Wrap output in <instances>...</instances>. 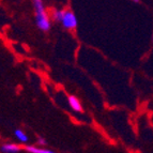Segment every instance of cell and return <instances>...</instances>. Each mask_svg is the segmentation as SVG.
Returning <instances> with one entry per match:
<instances>
[{
  "label": "cell",
  "instance_id": "1",
  "mask_svg": "<svg viewBox=\"0 0 153 153\" xmlns=\"http://www.w3.org/2000/svg\"><path fill=\"white\" fill-rule=\"evenodd\" d=\"M32 5L36 10V27L43 32L51 30V18L45 7L43 0H31Z\"/></svg>",
  "mask_w": 153,
  "mask_h": 153
},
{
  "label": "cell",
  "instance_id": "2",
  "mask_svg": "<svg viewBox=\"0 0 153 153\" xmlns=\"http://www.w3.org/2000/svg\"><path fill=\"white\" fill-rule=\"evenodd\" d=\"M60 23L62 24L63 28L68 29V30H75L77 28V25H78L77 17L70 9L63 10V16H62V19Z\"/></svg>",
  "mask_w": 153,
  "mask_h": 153
},
{
  "label": "cell",
  "instance_id": "3",
  "mask_svg": "<svg viewBox=\"0 0 153 153\" xmlns=\"http://www.w3.org/2000/svg\"><path fill=\"white\" fill-rule=\"evenodd\" d=\"M23 150V147L16 143H8L0 146V151L2 153H18Z\"/></svg>",
  "mask_w": 153,
  "mask_h": 153
},
{
  "label": "cell",
  "instance_id": "4",
  "mask_svg": "<svg viewBox=\"0 0 153 153\" xmlns=\"http://www.w3.org/2000/svg\"><path fill=\"white\" fill-rule=\"evenodd\" d=\"M68 101H69V105L72 109L75 112H82V106L80 104V101L77 99L75 95H69L68 97Z\"/></svg>",
  "mask_w": 153,
  "mask_h": 153
},
{
  "label": "cell",
  "instance_id": "5",
  "mask_svg": "<svg viewBox=\"0 0 153 153\" xmlns=\"http://www.w3.org/2000/svg\"><path fill=\"white\" fill-rule=\"evenodd\" d=\"M23 149L28 153H56L55 151L51 150V149H45V148H40V147H36V146H24Z\"/></svg>",
  "mask_w": 153,
  "mask_h": 153
},
{
  "label": "cell",
  "instance_id": "6",
  "mask_svg": "<svg viewBox=\"0 0 153 153\" xmlns=\"http://www.w3.org/2000/svg\"><path fill=\"white\" fill-rule=\"evenodd\" d=\"M62 16H63V10H59V9H53L51 12V17L53 21L57 22H61Z\"/></svg>",
  "mask_w": 153,
  "mask_h": 153
},
{
  "label": "cell",
  "instance_id": "7",
  "mask_svg": "<svg viewBox=\"0 0 153 153\" xmlns=\"http://www.w3.org/2000/svg\"><path fill=\"white\" fill-rule=\"evenodd\" d=\"M14 135H15V137L17 138L21 143H26L28 141V136H27V134H26L23 130H21V128H17V130L14 131Z\"/></svg>",
  "mask_w": 153,
  "mask_h": 153
},
{
  "label": "cell",
  "instance_id": "8",
  "mask_svg": "<svg viewBox=\"0 0 153 153\" xmlns=\"http://www.w3.org/2000/svg\"><path fill=\"white\" fill-rule=\"evenodd\" d=\"M38 145L39 146H47V140L44 137L38 138Z\"/></svg>",
  "mask_w": 153,
  "mask_h": 153
},
{
  "label": "cell",
  "instance_id": "9",
  "mask_svg": "<svg viewBox=\"0 0 153 153\" xmlns=\"http://www.w3.org/2000/svg\"><path fill=\"white\" fill-rule=\"evenodd\" d=\"M133 2H139V0H132Z\"/></svg>",
  "mask_w": 153,
  "mask_h": 153
},
{
  "label": "cell",
  "instance_id": "10",
  "mask_svg": "<svg viewBox=\"0 0 153 153\" xmlns=\"http://www.w3.org/2000/svg\"><path fill=\"white\" fill-rule=\"evenodd\" d=\"M152 42H153V36H152Z\"/></svg>",
  "mask_w": 153,
  "mask_h": 153
}]
</instances>
